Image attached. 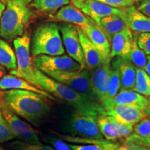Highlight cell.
<instances>
[{
  "instance_id": "obj_36",
  "label": "cell",
  "mask_w": 150,
  "mask_h": 150,
  "mask_svg": "<svg viewBox=\"0 0 150 150\" xmlns=\"http://www.w3.org/2000/svg\"><path fill=\"white\" fill-rule=\"evenodd\" d=\"M108 6L115 8H122L134 5L136 0H96Z\"/></svg>"
},
{
  "instance_id": "obj_19",
  "label": "cell",
  "mask_w": 150,
  "mask_h": 150,
  "mask_svg": "<svg viewBox=\"0 0 150 150\" xmlns=\"http://www.w3.org/2000/svg\"><path fill=\"white\" fill-rule=\"evenodd\" d=\"M52 18L55 21L74 24L81 29L86 27L91 20L75 6L70 4L61 7Z\"/></svg>"
},
{
  "instance_id": "obj_21",
  "label": "cell",
  "mask_w": 150,
  "mask_h": 150,
  "mask_svg": "<svg viewBox=\"0 0 150 150\" xmlns=\"http://www.w3.org/2000/svg\"><path fill=\"white\" fill-rule=\"evenodd\" d=\"M147 103V97L132 90H120L116 96L111 100L109 106L106 110L110 109L114 106L123 105L135 106L144 110Z\"/></svg>"
},
{
  "instance_id": "obj_32",
  "label": "cell",
  "mask_w": 150,
  "mask_h": 150,
  "mask_svg": "<svg viewBox=\"0 0 150 150\" xmlns=\"http://www.w3.org/2000/svg\"><path fill=\"white\" fill-rule=\"evenodd\" d=\"M15 139L16 138L3 115L1 104L0 102V143L8 142Z\"/></svg>"
},
{
  "instance_id": "obj_29",
  "label": "cell",
  "mask_w": 150,
  "mask_h": 150,
  "mask_svg": "<svg viewBox=\"0 0 150 150\" xmlns=\"http://www.w3.org/2000/svg\"><path fill=\"white\" fill-rule=\"evenodd\" d=\"M136 75L135 85L132 91L145 97L150 95V76L145 70L136 67Z\"/></svg>"
},
{
  "instance_id": "obj_22",
  "label": "cell",
  "mask_w": 150,
  "mask_h": 150,
  "mask_svg": "<svg viewBox=\"0 0 150 150\" xmlns=\"http://www.w3.org/2000/svg\"><path fill=\"white\" fill-rule=\"evenodd\" d=\"M95 22L105 33L110 42H111L112 38L115 33L126 27V25L119 15L104 16Z\"/></svg>"
},
{
  "instance_id": "obj_26",
  "label": "cell",
  "mask_w": 150,
  "mask_h": 150,
  "mask_svg": "<svg viewBox=\"0 0 150 150\" xmlns=\"http://www.w3.org/2000/svg\"><path fill=\"white\" fill-rule=\"evenodd\" d=\"M121 88V80L120 74L117 69L112 68L110 72L109 81H108L107 95H106V99L102 106L104 108L105 111L109 106L111 100L116 96V95L120 91Z\"/></svg>"
},
{
  "instance_id": "obj_1",
  "label": "cell",
  "mask_w": 150,
  "mask_h": 150,
  "mask_svg": "<svg viewBox=\"0 0 150 150\" xmlns=\"http://www.w3.org/2000/svg\"><path fill=\"white\" fill-rule=\"evenodd\" d=\"M47 99L40 94L25 90H6L1 93V100L13 112L35 126L50 114Z\"/></svg>"
},
{
  "instance_id": "obj_30",
  "label": "cell",
  "mask_w": 150,
  "mask_h": 150,
  "mask_svg": "<svg viewBox=\"0 0 150 150\" xmlns=\"http://www.w3.org/2000/svg\"><path fill=\"white\" fill-rule=\"evenodd\" d=\"M126 57L136 67L145 70L147 63V55L138 47L137 44V35L134 37L132 47Z\"/></svg>"
},
{
  "instance_id": "obj_31",
  "label": "cell",
  "mask_w": 150,
  "mask_h": 150,
  "mask_svg": "<svg viewBox=\"0 0 150 150\" xmlns=\"http://www.w3.org/2000/svg\"><path fill=\"white\" fill-rule=\"evenodd\" d=\"M6 150H55L52 146L45 145L42 142L40 144H31L20 141L11 140L4 145Z\"/></svg>"
},
{
  "instance_id": "obj_12",
  "label": "cell",
  "mask_w": 150,
  "mask_h": 150,
  "mask_svg": "<svg viewBox=\"0 0 150 150\" xmlns=\"http://www.w3.org/2000/svg\"><path fill=\"white\" fill-rule=\"evenodd\" d=\"M120 9L119 16L131 31L140 33L150 32V18L138 11L134 5Z\"/></svg>"
},
{
  "instance_id": "obj_17",
  "label": "cell",
  "mask_w": 150,
  "mask_h": 150,
  "mask_svg": "<svg viewBox=\"0 0 150 150\" xmlns=\"http://www.w3.org/2000/svg\"><path fill=\"white\" fill-rule=\"evenodd\" d=\"M134 39L132 31L127 27L115 33L110 42L109 58L112 59L116 56L126 57L131 51Z\"/></svg>"
},
{
  "instance_id": "obj_2",
  "label": "cell",
  "mask_w": 150,
  "mask_h": 150,
  "mask_svg": "<svg viewBox=\"0 0 150 150\" xmlns=\"http://www.w3.org/2000/svg\"><path fill=\"white\" fill-rule=\"evenodd\" d=\"M35 16L31 0H6L0 20V37L12 40L21 36Z\"/></svg>"
},
{
  "instance_id": "obj_38",
  "label": "cell",
  "mask_w": 150,
  "mask_h": 150,
  "mask_svg": "<svg viewBox=\"0 0 150 150\" xmlns=\"http://www.w3.org/2000/svg\"><path fill=\"white\" fill-rule=\"evenodd\" d=\"M124 142L127 145L128 150H150V148L149 147L138 145V144L135 143V142L131 141H129V140H125Z\"/></svg>"
},
{
  "instance_id": "obj_34",
  "label": "cell",
  "mask_w": 150,
  "mask_h": 150,
  "mask_svg": "<svg viewBox=\"0 0 150 150\" xmlns=\"http://www.w3.org/2000/svg\"><path fill=\"white\" fill-rule=\"evenodd\" d=\"M45 141L50 144L55 150H72L69 147L68 144L54 135L50 134L46 136Z\"/></svg>"
},
{
  "instance_id": "obj_39",
  "label": "cell",
  "mask_w": 150,
  "mask_h": 150,
  "mask_svg": "<svg viewBox=\"0 0 150 150\" xmlns=\"http://www.w3.org/2000/svg\"><path fill=\"white\" fill-rule=\"evenodd\" d=\"M147 103L145 108H144V111L145 112L146 115H147V117H150V95L149 96L147 97Z\"/></svg>"
},
{
  "instance_id": "obj_25",
  "label": "cell",
  "mask_w": 150,
  "mask_h": 150,
  "mask_svg": "<svg viewBox=\"0 0 150 150\" xmlns=\"http://www.w3.org/2000/svg\"><path fill=\"white\" fill-rule=\"evenodd\" d=\"M0 65L8 70L17 68L16 54L6 41L0 39Z\"/></svg>"
},
{
  "instance_id": "obj_4",
  "label": "cell",
  "mask_w": 150,
  "mask_h": 150,
  "mask_svg": "<svg viewBox=\"0 0 150 150\" xmlns=\"http://www.w3.org/2000/svg\"><path fill=\"white\" fill-rule=\"evenodd\" d=\"M65 52L59 26L55 22L41 24L33 31L31 40L33 57L38 55H63Z\"/></svg>"
},
{
  "instance_id": "obj_37",
  "label": "cell",
  "mask_w": 150,
  "mask_h": 150,
  "mask_svg": "<svg viewBox=\"0 0 150 150\" xmlns=\"http://www.w3.org/2000/svg\"><path fill=\"white\" fill-rule=\"evenodd\" d=\"M137 9L150 18V0H136Z\"/></svg>"
},
{
  "instance_id": "obj_20",
  "label": "cell",
  "mask_w": 150,
  "mask_h": 150,
  "mask_svg": "<svg viewBox=\"0 0 150 150\" xmlns=\"http://www.w3.org/2000/svg\"><path fill=\"white\" fill-rule=\"evenodd\" d=\"M11 89H18V90H25V91H30L35 92L43 95L47 99L54 100V96L48 93L44 90L39 88L36 86L32 85L28 82L27 81L17 76L12 74H4L0 79V90L1 91H6V90Z\"/></svg>"
},
{
  "instance_id": "obj_8",
  "label": "cell",
  "mask_w": 150,
  "mask_h": 150,
  "mask_svg": "<svg viewBox=\"0 0 150 150\" xmlns=\"http://www.w3.org/2000/svg\"><path fill=\"white\" fill-rule=\"evenodd\" d=\"M50 76L69 86L92 102L99 103L91 87V72L86 67L75 72L54 74Z\"/></svg>"
},
{
  "instance_id": "obj_42",
  "label": "cell",
  "mask_w": 150,
  "mask_h": 150,
  "mask_svg": "<svg viewBox=\"0 0 150 150\" xmlns=\"http://www.w3.org/2000/svg\"><path fill=\"white\" fill-rule=\"evenodd\" d=\"M4 74H6L5 67L1 66V65H0V79H1V78L2 77Z\"/></svg>"
},
{
  "instance_id": "obj_11",
  "label": "cell",
  "mask_w": 150,
  "mask_h": 150,
  "mask_svg": "<svg viewBox=\"0 0 150 150\" xmlns=\"http://www.w3.org/2000/svg\"><path fill=\"white\" fill-rule=\"evenodd\" d=\"M111 70V59L108 58L102 65L90 70L92 89L97 101L102 106L106 99Z\"/></svg>"
},
{
  "instance_id": "obj_35",
  "label": "cell",
  "mask_w": 150,
  "mask_h": 150,
  "mask_svg": "<svg viewBox=\"0 0 150 150\" xmlns=\"http://www.w3.org/2000/svg\"><path fill=\"white\" fill-rule=\"evenodd\" d=\"M137 44L147 56H150V32L141 33L137 35Z\"/></svg>"
},
{
  "instance_id": "obj_46",
  "label": "cell",
  "mask_w": 150,
  "mask_h": 150,
  "mask_svg": "<svg viewBox=\"0 0 150 150\" xmlns=\"http://www.w3.org/2000/svg\"></svg>"
},
{
  "instance_id": "obj_6",
  "label": "cell",
  "mask_w": 150,
  "mask_h": 150,
  "mask_svg": "<svg viewBox=\"0 0 150 150\" xmlns=\"http://www.w3.org/2000/svg\"><path fill=\"white\" fill-rule=\"evenodd\" d=\"M16 52L17 68L13 70L11 74L27 81L38 87L35 76V68L31 56V38L27 31L13 40Z\"/></svg>"
},
{
  "instance_id": "obj_10",
  "label": "cell",
  "mask_w": 150,
  "mask_h": 150,
  "mask_svg": "<svg viewBox=\"0 0 150 150\" xmlns=\"http://www.w3.org/2000/svg\"><path fill=\"white\" fill-rule=\"evenodd\" d=\"M58 26L61 35L63 46L67 55L78 62L81 69L85 68V60L81 45L77 27L74 24L63 22Z\"/></svg>"
},
{
  "instance_id": "obj_16",
  "label": "cell",
  "mask_w": 150,
  "mask_h": 150,
  "mask_svg": "<svg viewBox=\"0 0 150 150\" xmlns=\"http://www.w3.org/2000/svg\"><path fill=\"white\" fill-rule=\"evenodd\" d=\"M112 59L111 67L117 69L120 74V90H131L136 81V66L127 57L116 56Z\"/></svg>"
},
{
  "instance_id": "obj_14",
  "label": "cell",
  "mask_w": 150,
  "mask_h": 150,
  "mask_svg": "<svg viewBox=\"0 0 150 150\" xmlns=\"http://www.w3.org/2000/svg\"><path fill=\"white\" fill-rule=\"evenodd\" d=\"M106 115L111 116L118 122L134 126L147 117L143 109L132 106H114L106 110Z\"/></svg>"
},
{
  "instance_id": "obj_18",
  "label": "cell",
  "mask_w": 150,
  "mask_h": 150,
  "mask_svg": "<svg viewBox=\"0 0 150 150\" xmlns=\"http://www.w3.org/2000/svg\"><path fill=\"white\" fill-rule=\"evenodd\" d=\"M77 28L79 34L81 45L85 60L86 68L91 70L104 63L106 59L103 57L96 47L94 45L88 38L86 36L83 30L78 27Z\"/></svg>"
},
{
  "instance_id": "obj_3",
  "label": "cell",
  "mask_w": 150,
  "mask_h": 150,
  "mask_svg": "<svg viewBox=\"0 0 150 150\" xmlns=\"http://www.w3.org/2000/svg\"><path fill=\"white\" fill-rule=\"evenodd\" d=\"M35 76L39 88L44 90L52 96L65 101L72 108L96 115L106 114L104 108L100 104L89 100L69 86L40 72L36 67L35 68Z\"/></svg>"
},
{
  "instance_id": "obj_28",
  "label": "cell",
  "mask_w": 150,
  "mask_h": 150,
  "mask_svg": "<svg viewBox=\"0 0 150 150\" xmlns=\"http://www.w3.org/2000/svg\"><path fill=\"white\" fill-rule=\"evenodd\" d=\"M67 144L72 150H115L120 145L116 140L111 141L106 139L101 140L97 143Z\"/></svg>"
},
{
  "instance_id": "obj_43",
  "label": "cell",
  "mask_w": 150,
  "mask_h": 150,
  "mask_svg": "<svg viewBox=\"0 0 150 150\" xmlns=\"http://www.w3.org/2000/svg\"><path fill=\"white\" fill-rule=\"evenodd\" d=\"M115 150H128V148H127V145H125V143L124 142L122 145H120L119 147H118Z\"/></svg>"
},
{
  "instance_id": "obj_33",
  "label": "cell",
  "mask_w": 150,
  "mask_h": 150,
  "mask_svg": "<svg viewBox=\"0 0 150 150\" xmlns=\"http://www.w3.org/2000/svg\"><path fill=\"white\" fill-rule=\"evenodd\" d=\"M108 116L110 121L111 122L114 127H115L116 131H117L118 135H119L120 138H126L127 136H129L131 133H132L133 129H134V126H131V125H125L122 124L118 122L112 117L111 116Z\"/></svg>"
},
{
  "instance_id": "obj_40",
  "label": "cell",
  "mask_w": 150,
  "mask_h": 150,
  "mask_svg": "<svg viewBox=\"0 0 150 150\" xmlns=\"http://www.w3.org/2000/svg\"><path fill=\"white\" fill-rule=\"evenodd\" d=\"M6 0H0V20L6 8Z\"/></svg>"
},
{
  "instance_id": "obj_13",
  "label": "cell",
  "mask_w": 150,
  "mask_h": 150,
  "mask_svg": "<svg viewBox=\"0 0 150 150\" xmlns=\"http://www.w3.org/2000/svg\"><path fill=\"white\" fill-rule=\"evenodd\" d=\"M72 2L76 8L94 21L110 15H119L120 12V8L108 6L96 0H72Z\"/></svg>"
},
{
  "instance_id": "obj_27",
  "label": "cell",
  "mask_w": 150,
  "mask_h": 150,
  "mask_svg": "<svg viewBox=\"0 0 150 150\" xmlns=\"http://www.w3.org/2000/svg\"><path fill=\"white\" fill-rule=\"evenodd\" d=\"M97 125L104 139L111 141L120 139L117 131L106 114H99L97 117Z\"/></svg>"
},
{
  "instance_id": "obj_23",
  "label": "cell",
  "mask_w": 150,
  "mask_h": 150,
  "mask_svg": "<svg viewBox=\"0 0 150 150\" xmlns=\"http://www.w3.org/2000/svg\"><path fill=\"white\" fill-rule=\"evenodd\" d=\"M125 140L140 145L150 143V119L146 117L134 126L132 133Z\"/></svg>"
},
{
  "instance_id": "obj_45",
  "label": "cell",
  "mask_w": 150,
  "mask_h": 150,
  "mask_svg": "<svg viewBox=\"0 0 150 150\" xmlns=\"http://www.w3.org/2000/svg\"><path fill=\"white\" fill-rule=\"evenodd\" d=\"M0 150H6L4 148H3V147H0Z\"/></svg>"
},
{
  "instance_id": "obj_24",
  "label": "cell",
  "mask_w": 150,
  "mask_h": 150,
  "mask_svg": "<svg viewBox=\"0 0 150 150\" xmlns=\"http://www.w3.org/2000/svg\"><path fill=\"white\" fill-rule=\"evenodd\" d=\"M70 0H31L33 8L52 18L61 7L69 4Z\"/></svg>"
},
{
  "instance_id": "obj_5",
  "label": "cell",
  "mask_w": 150,
  "mask_h": 150,
  "mask_svg": "<svg viewBox=\"0 0 150 150\" xmlns=\"http://www.w3.org/2000/svg\"><path fill=\"white\" fill-rule=\"evenodd\" d=\"M61 124V134L81 138L104 139L97 125L99 115L72 108Z\"/></svg>"
},
{
  "instance_id": "obj_44",
  "label": "cell",
  "mask_w": 150,
  "mask_h": 150,
  "mask_svg": "<svg viewBox=\"0 0 150 150\" xmlns=\"http://www.w3.org/2000/svg\"><path fill=\"white\" fill-rule=\"evenodd\" d=\"M142 146H145V147H149V148H150V143L145 144V145H142Z\"/></svg>"
},
{
  "instance_id": "obj_15",
  "label": "cell",
  "mask_w": 150,
  "mask_h": 150,
  "mask_svg": "<svg viewBox=\"0 0 150 150\" xmlns=\"http://www.w3.org/2000/svg\"><path fill=\"white\" fill-rule=\"evenodd\" d=\"M81 29L92 43L96 47L103 57L105 59L109 58L110 42L105 33L97 25L96 22L91 19V22Z\"/></svg>"
},
{
  "instance_id": "obj_9",
  "label": "cell",
  "mask_w": 150,
  "mask_h": 150,
  "mask_svg": "<svg viewBox=\"0 0 150 150\" xmlns=\"http://www.w3.org/2000/svg\"><path fill=\"white\" fill-rule=\"evenodd\" d=\"M1 110L16 139L31 144L41 143L37 131L31 125L22 120L6 105L2 100Z\"/></svg>"
},
{
  "instance_id": "obj_7",
  "label": "cell",
  "mask_w": 150,
  "mask_h": 150,
  "mask_svg": "<svg viewBox=\"0 0 150 150\" xmlns=\"http://www.w3.org/2000/svg\"><path fill=\"white\" fill-rule=\"evenodd\" d=\"M33 65L38 70L51 76L54 74L75 72L81 69L78 62L69 55H38L33 57Z\"/></svg>"
},
{
  "instance_id": "obj_41",
  "label": "cell",
  "mask_w": 150,
  "mask_h": 150,
  "mask_svg": "<svg viewBox=\"0 0 150 150\" xmlns=\"http://www.w3.org/2000/svg\"><path fill=\"white\" fill-rule=\"evenodd\" d=\"M145 71L150 76V56H147V65H146Z\"/></svg>"
}]
</instances>
